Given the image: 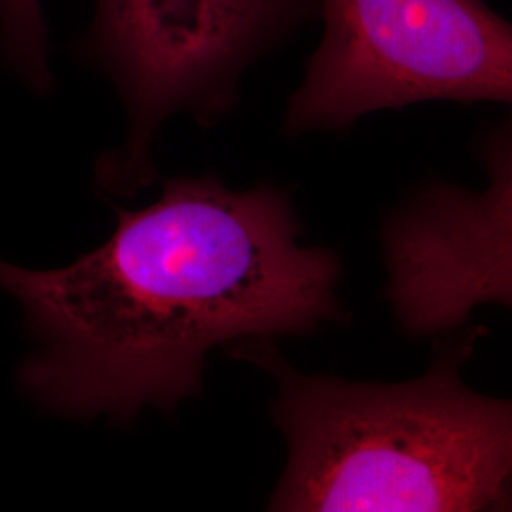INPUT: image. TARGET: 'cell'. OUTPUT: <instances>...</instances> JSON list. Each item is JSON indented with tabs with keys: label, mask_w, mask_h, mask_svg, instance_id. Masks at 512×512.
<instances>
[{
	"label": "cell",
	"mask_w": 512,
	"mask_h": 512,
	"mask_svg": "<svg viewBox=\"0 0 512 512\" xmlns=\"http://www.w3.org/2000/svg\"><path fill=\"white\" fill-rule=\"evenodd\" d=\"M300 234L285 192H236L211 173L118 209L112 236L69 266L0 256V291L33 344L16 368L21 395L52 416L126 425L145 406L171 414L200 395L215 348L340 321V258Z\"/></svg>",
	"instance_id": "1"
},
{
	"label": "cell",
	"mask_w": 512,
	"mask_h": 512,
	"mask_svg": "<svg viewBox=\"0 0 512 512\" xmlns=\"http://www.w3.org/2000/svg\"><path fill=\"white\" fill-rule=\"evenodd\" d=\"M486 330L448 338L416 380L348 382L294 370L272 340L230 346L277 382L287 465L272 511H512V399L461 368Z\"/></svg>",
	"instance_id": "2"
},
{
	"label": "cell",
	"mask_w": 512,
	"mask_h": 512,
	"mask_svg": "<svg viewBox=\"0 0 512 512\" xmlns=\"http://www.w3.org/2000/svg\"><path fill=\"white\" fill-rule=\"evenodd\" d=\"M310 12V0H95L86 52L128 114V133L95 165L101 190L129 196L152 183L165 120L217 124L239 80Z\"/></svg>",
	"instance_id": "3"
},
{
	"label": "cell",
	"mask_w": 512,
	"mask_h": 512,
	"mask_svg": "<svg viewBox=\"0 0 512 512\" xmlns=\"http://www.w3.org/2000/svg\"><path fill=\"white\" fill-rule=\"evenodd\" d=\"M325 29L285 131H342L425 101L512 107V23L482 0H323Z\"/></svg>",
	"instance_id": "4"
},
{
	"label": "cell",
	"mask_w": 512,
	"mask_h": 512,
	"mask_svg": "<svg viewBox=\"0 0 512 512\" xmlns=\"http://www.w3.org/2000/svg\"><path fill=\"white\" fill-rule=\"evenodd\" d=\"M482 192L433 183L382 228L385 298L410 338H437L482 306L512 311V116L478 143Z\"/></svg>",
	"instance_id": "5"
},
{
	"label": "cell",
	"mask_w": 512,
	"mask_h": 512,
	"mask_svg": "<svg viewBox=\"0 0 512 512\" xmlns=\"http://www.w3.org/2000/svg\"><path fill=\"white\" fill-rule=\"evenodd\" d=\"M0 57L31 92L54 90L42 0H0Z\"/></svg>",
	"instance_id": "6"
}]
</instances>
